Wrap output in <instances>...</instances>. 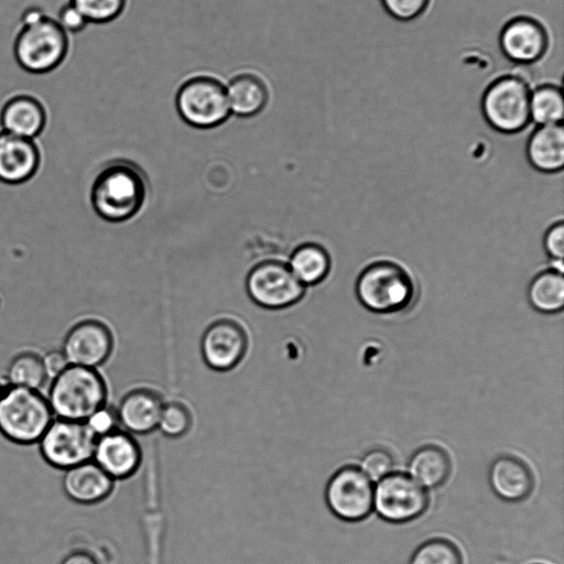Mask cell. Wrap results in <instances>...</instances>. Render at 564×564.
<instances>
[{
  "mask_svg": "<svg viewBox=\"0 0 564 564\" xmlns=\"http://www.w3.org/2000/svg\"><path fill=\"white\" fill-rule=\"evenodd\" d=\"M69 35L41 7L26 8L13 43L18 65L28 73L53 72L66 59Z\"/></svg>",
  "mask_w": 564,
  "mask_h": 564,
  "instance_id": "cell-1",
  "label": "cell"
},
{
  "mask_svg": "<svg viewBox=\"0 0 564 564\" xmlns=\"http://www.w3.org/2000/svg\"><path fill=\"white\" fill-rule=\"evenodd\" d=\"M148 192L147 178L133 162L115 160L97 174L90 188L95 213L108 223H123L142 208Z\"/></svg>",
  "mask_w": 564,
  "mask_h": 564,
  "instance_id": "cell-2",
  "label": "cell"
},
{
  "mask_svg": "<svg viewBox=\"0 0 564 564\" xmlns=\"http://www.w3.org/2000/svg\"><path fill=\"white\" fill-rule=\"evenodd\" d=\"M54 414L39 390L11 384L0 379V433L20 445L37 443Z\"/></svg>",
  "mask_w": 564,
  "mask_h": 564,
  "instance_id": "cell-3",
  "label": "cell"
},
{
  "mask_svg": "<svg viewBox=\"0 0 564 564\" xmlns=\"http://www.w3.org/2000/svg\"><path fill=\"white\" fill-rule=\"evenodd\" d=\"M106 399L107 386L96 368L69 364L53 378L47 401L54 416L85 422Z\"/></svg>",
  "mask_w": 564,
  "mask_h": 564,
  "instance_id": "cell-4",
  "label": "cell"
},
{
  "mask_svg": "<svg viewBox=\"0 0 564 564\" xmlns=\"http://www.w3.org/2000/svg\"><path fill=\"white\" fill-rule=\"evenodd\" d=\"M356 295L372 313L393 314L414 301L415 284L405 268L394 261L378 260L366 265L356 281Z\"/></svg>",
  "mask_w": 564,
  "mask_h": 564,
  "instance_id": "cell-5",
  "label": "cell"
},
{
  "mask_svg": "<svg viewBox=\"0 0 564 564\" xmlns=\"http://www.w3.org/2000/svg\"><path fill=\"white\" fill-rule=\"evenodd\" d=\"M175 107L185 123L198 129L218 127L231 116L226 84L206 73L184 79L175 95Z\"/></svg>",
  "mask_w": 564,
  "mask_h": 564,
  "instance_id": "cell-6",
  "label": "cell"
},
{
  "mask_svg": "<svg viewBox=\"0 0 564 564\" xmlns=\"http://www.w3.org/2000/svg\"><path fill=\"white\" fill-rule=\"evenodd\" d=\"M528 82L518 75H503L491 82L481 98L487 123L502 133L522 131L531 121Z\"/></svg>",
  "mask_w": 564,
  "mask_h": 564,
  "instance_id": "cell-7",
  "label": "cell"
},
{
  "mask_svg": "<svg viewBox=\"0 0 564 564\" xmlns=\"http://www.w3.org/2000/svg\"><path fill=\"white\" fill-rule=\"evenodd\" d=\"M246 291L260 307L282 310L299 303L305 295L306 286L293 274L286 262L267 259L249 270Z\"/></svg>",
  "mask_w": 564,
  "mask_h": 564,
  "instance_id": "cell-8",
  "label": "cell"
},
{
  "mask_svg": "<svg viewBox=\"0 0 564 564\" xmlns=\"http://www.w3.org/2000/svg\"><path fill=\"white\" fill-rule=\"evenodd\" d=\"M429 505L427 490L402 471H391L375 487L373 509L390 523L413 521L427 510Z\"/></svg>",
  "mask_w": 564,
  "mask_h": 564,
  "instance_id": "cell-9",
  "label": "cell"
},
{
  "mask_svg": "<svg viewBox=\"0 0 564 564\" xmlns=\"http://www.w3.org/2000/svg\"><path fill=\"white\" fill-rule=\"evenodd\" d=\"M96 440L85 422L56 417L37 443L47 464L66 470L93 459Z\"/></svg>",
  "mask_w": 564,
  "mask_h": 564,
  "instance_id": "cell-10",
  "label": "cell"
},
{
  "mask_svg": "<svg viewBox=\"0 0 564 564\" xmlns=\"http://www.w3.org/2000/svg\"><path fill=\"white\" fill-rule=\"evenodd\" d=\"M372 481L355 465H346L336 470L325 487V501L338 519L359 522L373 510Z\"/></svg>",
  "mask_w": 564,
  "mask_h": 564,
  "instance_id": "cell-11",
  "label": "cell"
},
{
  "mask_svg": "<svg viewBox=\"0 0 564 564\" xmlns=\"http://www.w3.org/2000/svg\"><path fill=\"white\" fill-rule=\"evenodd\" d=\"M249 346L246 328L236 319L223 317L212 322L203 333L200 352L215 371H228L245 358Z\"/></svg>",
  "mask_w": 564,
  "mask_h": 564,
  "instance_id": "cell-12",
  "label": "cell"
},
{
  "mask_svg": "<svg viewBox=\"0 0 564 564\" xmlns=\"http://www.w3.org/2000/svg\"><path fill=\"white\" fill-rule=\"evenodd\" d=\"M115 339L102 321L86 318L74 324L63 340V352L70 365L97 368L108 360Z\"/></svg>",
  "mask_w": 564,
  "mask_h": 564,
  "instance_id": "cell-13",
  "label": "cell"
},
{
  "mask_svg": "<svg viewBox=\"0 0 564 564\" xmlns=\"http://www.w3.org/2000/svg\"><path fill=\"white\" fill-rule=\"evenodd\" d=\"M550 43L546 28L535 18L518 15L505 23L499 34L502 54L511 62L529 65L541 59Z\"/></svg>",
  "mask_w": 564,
  "mask_h": 564,
  "instance_id": "cell-14",
  "label": "cell"
},
{
  "mask_svg": "<svg viewBox=\"0 0 564 564\" xmlns=\"http://www.w3.org/2000/svg\"><path fill=\"white\" fill-rule=\"evenodd\" d=\"M93 460L111 478L132 476L141 463V448L137 440L119 429L97 437Z\"/></svg>",
  "mask_w": 564,
  "mask_h": 564,
  "instance_id": "cell-15",
  "label": "cell"
},
{
  "mask_svg": "<svg viewBox=\"0 0 564 564\" xmlns=\"http://www.w3.org/2000/svg\"><path fill=\"white\" fill-rule=\"evenodd\" d=\"M41 165V152L33 139L0 131V182L17 185L31 180Z\"/></svg>",
  "mask_w": 564,
  "mask_h": 564,
  "instance_id": "cell-16",
  "label": "cell"
},
{
  "mask_svg": "<svg viewBox=\"0 0 564 564\" xmlns=\"http://www.w3.org/2000/svg\"><path fill=\"white\" fill-rule=\"evenodd\" d=\"M488 481L492 492L507 502L525 500L533 491L534 476L519 457L499 455L490 464Z\"/></svg>",
  "mask_w": 564,
  "mask_h": 564,
  "instance_id": "cell-17",
  "label": "cell"
},
{
  "mask_svg": "<svg viewBox=\"0 0 564 564\" xmlns=\"http://www.w3.org/2000/svg\"><path fill=\"white\" fill-rule=\"evenodd\" d=\"M47 111L43 101L29 93L9 97L0 110L2 130L23 138L35 139L45 129Z\"/></svg>",
  "mask_w": 564,
  "mask_h": 564,
  "instance_id": "cell-18",
  "label": "cell"
},
{
  "mask_svg": "<svg viewBox=\"0 0 564 564\" xmlns=\"http://www.w3.org/2000/svg\"><path fill=\"white\" fill-rule=\"evenodd\" d=\"M62 486L70 500L93 505L109 497L115 479L91 459L66 469Z\"/></svg>",
  "mask_w": 564,
  "mask_h": 564,
  "instance_id": "cell-19",
  "label": "cell"
},
{
  "mask_svg": "<svg viewBox=\"0 0 564 564\" xmlns=\"http://www.w3.org/2000/svg\"><path fill=\"white\" fill-rule=\"evenodd\" d=\"M164 402L161 395L149 388L128 391L116 410L119 424L127 432L148 434L158 429Z\"/></svg>",
  "mask_w": 564,
  "mask_h": 564,
  "instance_id": "cell-20",
  "label": "cell"
},
{
  "mask_svg": "<svg viewBox=\"0 0 564 564\" xmlns=\"http://www.w3.org/2000/svg\"><path fill=\"white\" fill-rule=\"evenodd\" d=\"M231 115L250 118L259 115L270 99L267 79L258 72L243 69L234 74L226 84Z\"/></svg>",
  "mask_w": 564,
  "mask_h": 564,
  "instance_id": "cell-21",
  "label": "cell"
},
{
  "mask_svg": "<svg viewBox=\"0 0 564 564\" xmlns=\"http://www.w3.org/2000/svg\"><path fill=\"white\" fill-rule=\"evenodd\" d=\"M527 156L543 173L560 172L564 166V129L561 123L539 126L529 137Z\"/></svg>",
  "mask_w": 564,
  "mask_h": 564,
  "instance_id": "cell-22",
  "label": "cell"
},
{
  "mask_svg": "<svg viewBox=\"0 0 564 564\" xmlns=\"http://www.w3.org/2000/svg\"><path fill=\"white\" fill-rule=\"evenodd\" d=\"M451 471L452 462L448 453L435 444L419 447L408 462V474L425 489L443 486Z\"/></svg>",
  "mask_w": 564,
  "mask_h": 564,
  "instance_id": "cell-23",
  "label": "cell"
},
{
  "mask_svg": "<svg viewBox=\"0 0 564 564\" xmlns=\"http://www.w3.org/2000/svg\"><path fill=\"white\" fill-rule=\"evenodd\" d=\"M289 267L305 286L316 285L328 275L332 260L328 251L316 242H303L291 253Z\"/></svg>",
  "mask_w": 564,
  "mask_h": 564,
  "instance_id": "cell-24",
  "label": "cell"
},
{
  "mask_svg": "<svg viewBox=\"0 0 564 564\" xmlns=\"http://www.w3.org/2000/svg\"><path fill=\"white\" fill-rule=\"evenodd\" d=\"M528 300L541 313L554 314L564 306V278L555 269L538 273L528 286Z\"/></svg>",
  "mask_w": 564,
  "mask_h": 564,
  "instance_id": "cell-25",
  "label": "cell"
},
{
  "mask_svg": "<svg viewBox=\"0 0 564 564\" xmlns=\"http://www.w3.org/2000/svg\"><path fill=\"white\" fill-rule=\"evenodd\" d=\"M564 116L562 90L554 84H542L531 89L530 118L538 126L561 123Z\"/></svg>",
  "mask_w": 564,
  "mask_h": 564,
  "instance_id": "cell-26",
  "label": "cell"
},
{
  "mask_svg": "<svg viewBox=\"0 0 564 564\" xmlns=\"http://www.w3.org/2000/svg\"><path fill=\"white\" fill-rule=\"evenodd\" d=\"M42 356L33 351L15 355L8 368L6 379L13 386L39 390L47 380Z\"/></svg>",
  "mask_w": 564,
  "mask_h": 564,
  "instance_id": "cell-27",
  "label": "cell"
},
{
  "mask_svg": "<svg viewBox=\"0 0 564 564\" xmlns=\"http://www.w3.org/2000/svg\"><path fill=\"white\" fill-rule=\"evenodd\" d=\"M409 564H463V556L452 541L434 538L426 540L414 550Z\"/></svg>",
  "mask_w": 564,
  "mask_h": 564,
  "instance_id": "cell-28",
  "label": "cell"
},
{
  "mask_svg": "<svg viewBox=\"0 0 564 564\" xmlns=\"http://www.w3.org/2000/svg\"><path fill=\"white\" fill-rule=\"evenodd\" d=\"M189 409L180 401L164 403L158 423V429L167 437L184 436L192 426Z\"/></svg>",
  "mask_w": 564,
  "mask_h": 564,
  "instance_id": "cell-29",
  "label": "cell"
},
{
  "mask_svg": "<svg viewBox=\"0 0 564 564\" xmlns=\"http://www.w3.org/2000/svg\"><path fill=\"white\" fill-rule=\"evenodd\" d=\"M86 18L88 23L104 24L118 19L129 0H69Z\"/></svg>",
  "mask_w": 564,
  "mask_h": 564,
  "instance_id": "cell-30",
  "label": "cell"
},
{
  "mask_svg": "<svg viewBox=\"0 0 564 564\" xmlns=\"http://www.w3.org/2000/svg\"><path fill=\"white\" fill-rule=\"evenodd\" d=\"M394 459L384 448L376 447L368 451L360 460V469L373 482L393 471Z\"/></svg>",
  "mask_w": 564,
  "mask_h": 564,
  "instance_id": "cell-31",
  "label": "cell"
},
{
  "mask_svg": "<svg viewBox=\"0 0 564 564\" xmlns=\"http://www.w3.org/2000/svg\"><path fill=\"white\" fill-rule=\"evenodd\" d=\"M431 0H381L384 10L399 21H411L420 17Z\"/></svg>",
  "mask_w": 564,
  "mask_h": 564,
  "instance_id": "cell-32",
  "label": "cell"
},
{
  "mask_svg": "<svg viewBox=\"0 0 564 564\" xmlns=\"http://www.w3.org/2000/svg\"><path fill=\"white\" fill-rule=\"evenodd\" d=\"M85 423L96 437L102 436L117 430L119 421L116 410L102 406L94 412Z\"/></svg>",
  "mask_w": 564,
  "mask_h": 564,
  "instance_id": "cell-33",
  "label": "cell"
},
{
  "mask_svg": "<svg viewBox=\"0 0 564 564\" xmlns=\"http://www.w3.org/2000/svg\"><path fill=\"white\" fill-rule=\"evenodd\" d=\"M55 20L68 35L83 31L89 24L83 13L70 1L61 7Z\"/></svg>",
  "mask_w": 564,
  "mask_h": 564,
  "instance_id": "cell-34",
  "label": "cell"
},
{
  "mask_svg": "<svg viewBox=\"0 0 564 564\" xmlns=\"http://www.w3.org/2000/svg\"><path fill=\"white\" fill-rule=\"evenodd\" d=\"M543 246L546 254L552 261H563L564 256V224L557 221L545 232Z\"/></svg>",
  "mask_w": 564,
  "mask_h": 564,
  "instance_id": "cell-35",
  "label": "cell"
},
{
  "mask_svg": "<svg viewBox=\"0 0 564 564\" xmlns=\"http://www.w3.org/2000/svg\"><path fill=\"white\" fill-rule=\"evenodd\" d=\"M43 365L47 377L54 378L61 373L68 365V360L63 350L53 349L42 356Z\"/></svg>",
  "mask_w": 564,
  "mask_h": 564,
  "instance_id": "cell-36",
  "label": "cell"
},
{
  "mask_svg": "<svg viewBox=\"0 0 564 564\" xmlns=\"http://www.w3.org/2000/svg\"><path fill=\"white\" fill-rule=\"evenodd\" d=\"M59 564H99L94 554L86 550L69 552Z\"/></svg>",
  "mask_w": 564,
  "mask_h": 564,
  "instance_id": "cell-37",
  "label": "cell"
}]
</instances>
